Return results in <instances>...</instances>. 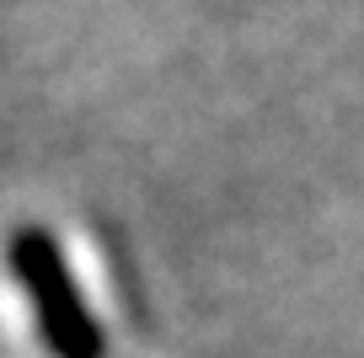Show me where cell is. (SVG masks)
I'll use <instances>...</instances> for the list:
<instances>
[{"label": "cell", "instance_id": "6da1fadb", "mask_svg": "<svg viewBox=\"0 0 364 358\" xmlns=\"http://www.w3.org/2000/svg\"><path fill=\"white\" fill-rule=\"evenodd\" d=\"M6 268L33 305V326L48 358H107V332L91 315L75 268L48 224H16L6 235Z\"/></svg>", "mask_w": 364, "mask_h": 358}]
</instances>
